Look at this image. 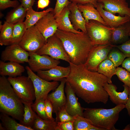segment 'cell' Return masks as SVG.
<instances>
[{
    "label": "cell",
    "instance_id": "24",
    "mask_svg": "<svg viewBox=\"0 0 130 130\" xmlns=\"http://www.w3.org/2000/svg\"><path fill=\"white\" fill-rule=\"evenodd\" d=\"M77 5L79 10L82 13V14L86 23L88 22L90 20H93L97 21L107 26L98 10L95 8L93 4L87 3L84 5L78 4Z\"/></svg>",
    "mask_w": 130,
    "mask_h": 130
},
{
    "label": "cell",
    "instance_id": "44",
    "mask_svg": "<svg viewBox=\"0 0 130 130\" xmlns=\"http://www.w3.org/2000/svg\"><path fill=\"white\" fill-rule=\"evenodd\" d=\"M21 4L27 10L32 7L35 0H19Z\"/></svg>",
    "mask_w": 130,
    "mask_h": 130
},
{
    "label": "cell",
    "instance_id": "4",
    "mask_svg": "<svg viewBox=\"0 0 130 130\" xmlns=\"http://www.w3.org/2000/svg\"><path fill=\"white\" fill-rule=\"evenodd\" d=\"M125 108V104H123L117 105L110 109L86 108L83 116L96 126L106 130H117L115 125L118 120L120 112Z\"/></svg>",
    "mask_w": 130,
    "mask_h": 130
},
{
    "label": "cell",
    "instance_id": "27",
    "mask_svg": "<svg viewBox=\"0 0 130 130\" xmlns=\"http://www.w3.org/2000/svg\"><path fill=\"white\" fill-rule=\"evenodd\" d=\"M0 21V44L7 46L11 44L14 24L5 21L3 25Z\"/></svg>",
    "mask_w": 130,
    "mask_h": 130
},
{
    "label": "cell",
    "instance_id": "34",
    "mask_svg": "<svg viewBox=\"0 0 130 130\" xmlns=\"http://www.w3.org/2000/svg\"><path fill=\"white\" fill-rule=\"evenodd\" d=\"M113 48L109 52L107 58L111 60L116 67H117L122 64L126 57L119 49H113Z\"/></svg>",
    "mask_w": 130,
    "mask_h": 130
},
{
    "label": "cell",
    "instance_id": "32",
    "mask_svg": "<svg viewBox=\"0 0 130 130\" xmlns=\"http://www.w3.org/2000/svg\"><path fill=\"white\" fill-rule=\"evenodd\" d=\"M27 29L23 21L14 24L11 44H19Z\"/></svg>",
    "mask_w": 130,
    "mask_h": 130
},
{
    "label": "cell",
    "instance_id": "11",
    "mask_svg": "<svg viewBox=\"0 0 130 130\" xmlns=\"http://www.w3.org/2000/svg\"><path fill=\"white\" fill-rule=\"evenodd\" d=\"M27 63L29 67L34 72L48 70L58 65L59 60L54 59L46 55H40L36 52H29Z\"/></svg>",
    "mask_w": 130,
    "mask_h": 130
},
{
    "label": "cell",
    "instance_id": "45",
    "mask_svg": "<svg viewBox=\"0 0 130 130\" xmlns=\"http://www.w3.org/2000/svg\"><path fill=\"white\" fill-rule=\"evenodd\" d=\"M50 3V0H38L37 2L38 8L43 9L48 6Z\"/></svg>",
    "mask_w": 130,
    "mask_h": 130
},
{
    "label": "cell",
    "instance_id": "30",
    "mask_svg": "<svg viewBox=\"0 0 130 130\" xmlns=\"http://www.w3.org/2000/svg\"><path fill=\"white\" fill-rule=\"evenodd\" d=\"M24 113L22 121L20 123L25 126L32 128L37 114L32 110L31 104L24 102Z\"/></svg>",
    "mask_w": 130,
    "mask_h": 130
},
{
    "label": "cell",
    "instance_id": "43",
    "mask_svg": "<svg viewBox=\"0 0 130 130\" xmlns=\"http://www.w3.org/2000/svg\"><path fill=\"white\" fill-rule=\"evenodd\" d=\"M72 2L75 3L77 4L84 5L87 3L93 4L95 8L98 3L97 0H69Z\"/></svg>",
    "mask_w": 130,
    "mask_h": 130
},
{
    "label": "cell",
    "instance_id": "49",
    "mask_svg": "<svg viewBox=\"0 0 130 130\" xmlns=\"http://www.w3.org/2000/svg\"><path fill=\"white\" fill-rule=\"evenodd\" d=\"M0 130H5V128L1 123H0Z\"/></svg>",
    "mask_w": 130,
    "mask_h": 130
},
{
    "label": "cell",
    "instance_id": "12",
    "mask_svg": "<svg viewBox=\"0 0 130 130\" xmlns=\"http://www.w3.org/2000/svg\"><path fill=\"white\" fill-rule=\"evenodd\" d=\"M29 52L25 50L19 44H12L7 46L2 52L1 60L8 61L20 64L28 63Z\"/></svg>",
    "mask_w": 130,
    "mask_h": 130
},
{
    "label": "cell",
    "instance_id": "19",
    "mask_svg": "<svg viewBox=\"0 0 130 130\" xmlns=\"http://www.w3.org/2000/svg\"><path fill=\"white\" fill-rule=\"evenodd\" d=\"M96 8L107 26L110 27L115 28L130 21V17L129 16L127 15L123 17L119 15L116 16L105 10L102 4L99 3L98 2Z\"/></svg>",
    "mask_w": 130,
    "mask_h": 130
},
{
    "label": "cell",
    "instance_id": "31",
    "mask_svg": "<svg viewBox=\"0 0 130 130\" xmlns=\"http://www.w3.org/2000/svg\"><path fill=\"white\" fill-rule=\"evenodd\" d=\"M57 125L56 121L46 120L37 114L32 128L34 130H56Z\"/></svg>",
    "mask_w": 130,
    "mask_h": 130
},
{
    "label": "cell",
    "instance_id": "26",
    "mask_svg": "<svg viewBox=\"0 0 130 130\" xmlns=\"http://www.w3.org/2000/svg\"><path fill=\"white\" fill-rule=\"evenodd\" d=\"M0 119L5 130H34L31 128L25 126L18 123L15 119L4 113H0Z\"/></svg>",
    "mask_w": 130,
    "mask_h": 130
},
{
    "label": "cell",
    "instance_id": "33",
    "mask_svg": "<svg viewBox=\"0 0 130 130\" xmlns=\"http://www.w3.org/2000/svg\"><path fill=\"white\" fill-rule=\"evenodd\" d=\"M74 117V130H88L93 125L90 120L83 116L78 115Z\"/></svg>",
    "mask_w": 130,
    "mask_h": 130
},
{
    "label": "cell",
    "instance_id": "25",
    "mask_svg": "<svg viewBox=\"0 0 130 130\" xmlns=\"http://www.w3.org/2000/svg\"><path fill=\"white\" fill-rule=\"evenodd\" d=\"M54 9L50 7L45 10L37 12L34 10L32 7L27 10L26 19L24 23L27 29L35 25L37 22L48 13L53 12Z\"/></svg>",
    "mask_w": 130,
    "mask_h": 130
},
{
    "label": "cell",
    "instance_id": "46",
    "mask_svg": "<svg viewBox=\"0 0 130 130\" xmlns=\"http://www.w3.org/2000/svg\"><path fill=\"white\" fill-rule=\"evenodd\" d=\"M122 66L130 72V57L124 59L122 64Z\"/></svg>",
    "mask_w": 130,
    "mask_h": 130
},
{
    "label": "cell",
    "instance_id": "9",
    "mask_svg": "<svg viewBox=\"0 0 130 130\" xmlns=\"http://www.w3.org/2000/svg\"><path fill=\"white\" fill-rule=\"evenodd\" d=\"M28 76L32 80L34 87L36 102L42 99L45 100L49 93L51 91L55 90L59 85L58 81L50 82L46 80L36 74L30 68L26 66Z\"/></svg>",
    "mask_w": 130,
    "mask_h": 130
},
{
    "label": "cell",
    "instance_id": "21",
    "mask_svg": "<svg viewBox=\"0 0 130 130\" xmlns=\"http://www.w3.org/2000/svg\"><path fill=\"white\" fill-rule=\"evenodd\" d=\"M70 13L68 6L65 7L55 18L58 29L76 33H82V31L76 30L74 28L70 19Z\"/></svg>",
    "mask_w": 130,
    "mask_h": 130
},
{
    "label": "cell",
    "instance_id": "10",
    "mask_svg": "<svg viewBox=\"0 0 130 130\" xmlns=\"http://www.w3.org/2000/svg\"><path fill=\"white\" fill-rule=\"evenodd\" d=\"M111 44L93 46L84 64L89 70L97 72L99 65L106 59L108 54L114 47Z\"/></svg>",
    "mask_w": 130,
    "mask_h": 130
},
{
    "label": "cell",
    "instance_id": "3",
    "mask_svg": "<svg viewBox=\"0 0 130 130\" xmlns=\"http://www.w3.org/2000/svg\"><path fill=\"white\" fill-rule=\"evenodd\" d=\"M0 111L21 122L24 106L5 76L0 77Z\"/></svg>",
    "mask_w": 130,
    "mask_h": 130
},
{
    "label": "cell",
    "instance_id": "38",
    "mask_svg": "<svg viewBox=\"0 0 130 130\" xmlns=\"http://www.w3.org/2000/svg\"><path fill=\"white\" fill-rule=\"evenodd\" d=\"M71 2L69 0H56L55 6L53 12L55 18L59 15L63 8L67 6Z\"/></svg>",
    "mask_w": 130,
    "mask_h": 130
},
{
    "label": "cell",
    "instance_id": "23",
    "mask_svg": "<svg viewBox=\"0 0 130 130\" xmlns=\"http://www.w3.org/2000/svg\"><path fill=\"white\" fill-rule=\"evenodd\" d=\"M130 21L114 28L112 31L111 43L121 44L125 42L130 39Z\"/></svg>",
    "mask_w": 130,
    "mask_h": 130
},
{
    "label": "cell",
    "instance_id": "17",
    "mask_svg": "<svg viewBox=\"0 0 130 130\" xmlns=\"http://www.w3.org/2000/svg\"><path fill=\"white\" fill-rule=\"evenodd\" d=\"M60 81V84L55 91L48 94L47 98L52 104L53 113H55L60 109L65 107L66 102V97L64 93L66 78H63Z\"/></svg>",
    "mask_w": 130,
    "mask_h": 130
},
{
    "label": "cell",
    "instance_id": "2",
    "mask_svg": "<svg viewBox=\"0 0 130 130\" xmlns=\"http://www.w3.org/2000/svg\"><path fill=\"white\" fill-rule=\"evenodd\" d=\"M55 34L61 41L70 62L77 65L84 64L93 46L87 33L58 29Z\"/></svg>",
    "mask_w": 130,
    "mask_h": 130
},
{
    "label": "cell",
    "instance_id": "50",
    "mask_svg": "<svg viewBox=\"0 0 130 130\" xmlns=\"http://www.w3.org/2000/svg\"><path fill=\"white\" fill-rule=\"evenodd\" d=\"M129 37H130V34H129Z\"/></svg>",
    "mask_w": 130,
    "mask_h": 130
},
{
    "label": "cell",
    "instance_id": "5",
    "mask_svg": "<svg viewBox=\"0 0 130 130\" xmlns=\"http://www.w3.org/2000/svg\"><path fill=\"white\" fill-rule=\"evenodd\" d=\"M85 26L87 33L93 46L111 44L112 31L114 28L93 20L86 22Z\"/></svg>",
    "mask_w": 130,
    "mask_h": 130
},
{
    "label": "cell",
    "instance_id": "18",
    "mask_svg": "<svg viewBox=\"0 0 130 130\" xmlns=\"http://www.w3.org/2000/svg\"><path fill=\"white\" fill-rule=\"evenodd\" d=\"M123 86L124 90L122 92L117 91V87L112 83H107L104 86V89L110 97V100L116 105L125 104L129 99L130 93V87L124 84Z\"/></svg>",
    "mask_w": 130,
    "mask_h": 130
},
{
    "label": "cell",
    "instance_id": "39",
    "mask_svg": "<svg viewBox=\"0 0 130 130\" xmlns=\"http://www.w3.org/2000/svg\"><path fill=\"white\" fill-rule=\"evenodd\" d=\"M20 4L17 0H0V9L4 10L10 7L14 8Z\"/></svg>",
    "mask_w": 130,
    "mask_h": 130
},
{
    "label": "cell",
    "instance_id": "13",
    "mask_svg": "<svg viewBox=\"0 0 130 130\" xmlns=\"http://www.w3.org/2000/svg\"><path fill=\"white\" fill-rule=\"evenodd\" d=\"M65 91L66 94V98L65 107L67 112L73 117L78 115L83 116L84 111L85 108L81 106L74 90L69 84L66 81Z\"/></svg>",
    "mask_w": 130,
    "mask_h": 130
},
{
    "label": "cell",
    "instance_id": "37",
    "mask_svg": "<svg viewBox=\"0 0 130 130\" xmlns=\"http://www.w3.org/2000/svg\"><path fill=\"white\" fill-rule=\"evenodd\" d=\"M56 117L55 119L57 122L67 121L73 122L74 117L69 114L66 111L65 107L60 109L55 113Z\"/></svg>",
    "mask_w": 130,
    "mask_h": 130
},
{
    "label": "cell",
    "instance_id": "35",
    "mask_svg": "<svg viewBox=\"0 0 130 130\" xmlns=\"http://www.w3.org/2000/svg\"><path fill=\"white\" fill-rule=\"evenodd\" d=\"M32 110L41 118L46 120H49L45 110V100L42 99L34 102L31 104Z\"/></svg>",
    "mask_w": 130,
    "mask_h": 130
},
{
    "label": "cell",
    "instance_id": "28",
    "mask_svg": "<svg viewBox=\"0 0 130 130\" xmlns=\"http://www.w3.org/2000/svg\"><path fill=\"white\" fill-rule=\"evenodd\" d=\"M26 12L27 10L20 4L8 13L6 17V21L13 24L23 22L26 17Z\"/></svg>",
    "mask_w": 130,
    "mask_h": 130
},
{
    "label": "cell",
    "instance_id": "7",
    "mask_svg": "<svg viewBox=\"0 0 130 130\" xmlns=\"http://www.w3.org/2000/svg\"><path fill=\"white\" fill-rule=\"evenodd\" d=\"M36 52L40 55H49L57 60L70 62L61 41L55 34L48 38L46 43Z\"/></svg>",
    "mask_w": 130,
    "mask_h": 130
},
{
    "label": "cell",
    "instance_id": "40",
    "mask_svg": "<svg viewBox=\"0 0 130 130\" xmlns=\"http://www.w3.org/2000/svg\"><path fill=\"white\" fill-rule=\"evenodd\" d=\"M114 47H117L122 52L126 57H130V38L119 45H115Z\"/></svg>",
    "mask_w": 130,
    "mask_h": 130
},
{
    "label": "cell",
    "instance_id": "8",
    "mask_svg": "<svg viewBox=\"0 0 130 130\" xmlns=\"http://www.w3.org/2000/svg\"><path fill=\"white\" fill-rule=\"evenodd\" d=\"M45 39L35 25L27 29L19 44L29 52H36L46 43Z\"/></svg>",
    "mask_w": 130,
    "mask_h": 130
},
{
    "label": "cell",
    "instance_id": "41",
    "mask_svg": "<svg viewBox=\"0 0 130 130\" xmlns=\"http://www.w3.org/2000/svg\"><path fill=\"white\" fill-rule=\"evenodd\" d=\"M45 110L46 114L49 120L52 121H56L52 116L53 107L50 101L46 98L45 100Z\"/></svg>",
    "mask_w": 130,
    "mask_h": 130
},
{
    "label": "cell",
    "instance_id": "42",
    "mask_svg": "<svg viewBox=\"0 0 130 130\" xmlns=\"http://www.w3.org/2000/svg\"><path fill=\"white\" fill-rule=\"evenodd\" d=\"M57 123L56 130H74L73 122L69 121Z\"/></svg>",
    "mask_w": 130,
    "mask_h": 130
},
{
    "label": "cell",
    "instance_id": "14",
    "mask_svg": "<svg viewBox=\"0 0 130 130\" xmlns=\"http://www.w3.org/2000/svg\"><path fill=\"white\" fill-rule=\"evenodd\" d=\"M53 12L45 15L35 25L44 36L46 42L48 39L54 34L58 29Z\"/></svg>",
    "mask_w": 130,
    "mask_h": 130
},
{
    "label": "cell",
    "instance_id": "1",
    "mask_svg": "<svg viewBox=\"0 0 130 130\" xmlns=\"http://www.w3.org/2000/svg\"><path fill=\"white\" fill-rule=\"evenodd\" d=\"M70 72L66 81L76 94L88 104L107 103L109 97L104 87L108 83L105 76L98 72L88 70L84 64L76 65L69 63Z\"/></svg>",
    "mask_w": 130,
    "mask_h": 130
},
{
    "label": "cell",
    "instance_id": "20",
    "mask_svg": "<svg viewBox=\"0 0 130 130\" xmlns=\"http://www.w3.org/2000/svg\"><path fill=\"white\" fill-rule=\"evenodd\" d=\"M68 6L70 12V19L74 29L77 31L80 30L82 32L87 33L86 22L77 4L71 2Z\"/></svg>",
    "mask_w": 130,
    "mask_h": 130
},
{
    "label": "cell",
    "instance_id": "16",
    "mask_svg": "<svg viewBox=\"0 0 130 130\" xmlns=\"http://www.w3.org/2000/svg\"><path fill=\"white\" fill-rule=\"evenodd\" d=\"M70 70L69 66L65 67L57 65L48 70L39 71L37 72V74L47 81H60L68 77Z\"/></svg>",
    "mask_w": 130,
    "mask_h": 130
},
{
    "label": "cell",
    "instance_id": "6",
    "mask_svg": "<svg viewBox=\"0 0 130 130\" xmlns=\"http://www.w3.org/2000/svg\"><path fill=\"white\" fill-rule=\"evenodd\" d=\"M7 79L23 103L31 104L33 103L35 99V89L32 82L28 76L8 77Z\"/></svg>",
    "mask_w": 130,
    "mask_h": 130
},
{
    "label": "cell",
    "instance_id": "29",
    "mask_svg": "<svg viewBox=\"0 0 130 130\" xmlns=\"http://www.w3.org/2000/svg\"><path fill=\"white\" fill-rule=\"evenodd\" d=\"M116 67L112 62L107 58L99 65L97 72L106 77L108 83H111L112 78L116 74Z\"/></svg>",
    "mask_w": 130,
    "mask_h": 130
},
{
    "label": "cell",
    "instance_id": "47",
    "mask_svg": "<svg viewBox=\"0 0 130 130\" xmlns=\"http://www.w3.org/2000/svg\"><path fill=\"white\" fill-rule=\"evenodd\" d=\"M125 108L127 111L128 114L130 117V93L128 101L127 103L125 104Z\"/></svg>",
    "mask_w": 130,
    "mask_h": 130
},
{
    "label": "cell",
    "instance_id": "22",
    "mask_svg": "<svg viewBox=\"0 0 130 130\" xmlns=\"http://www.w3.org/2000/svg\"><path fill=\"white\" fill-rule=\"evenodd\" d=\"M25 70L24 67L20 64L13 62H5L0 61V75L16 77L22 75Z\"/></svg>",
    "mask_w": 130,
    "mask_h": 130
},
{
    "label": "cell",
    "instance_id": "48",
    "mask_svg": "<svg viewBox=\"0 0 130 130\" xmlns=\"http://www.w3.org/2000/svg\"><path fill=\"white\" fill-rule=\"evenodd\" d=\"M88 130H106L104 129L93 125L90 127Z\"/></svg>",
    "mask_w": 130,
    "mask_h": 130
},
{
    "label": "cell",
    "instance_id": "15",
    "mask_svg": "<svg viewBox=\"0 0 130 130\" xmlns=\"http://www.w3.org/2000/svg\"><path fill=\"white\" fill-rule=\"evenodd\" d=\"M105 11L121 16L127 15L130 17V7L126 0H97Z\"/></svg>",
    "mask_w": 130,
    "mask_h": 130
},
{
    "label": "cell",
    "instance_id": "36",
    "mask_svg": "<svg viewBox=\"0 0 130 130\" xmlns=\"http://www.w3.org/2000/svg\"><path fill=\"white\" fill-rule=\"evenodd\" d=\"M124 84L130 87V72L125 69L117 67L116 74Z\"/></svg>",
    "mask_w": 130,
    "mask_h": 130
}]
</instances>
